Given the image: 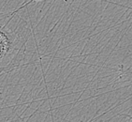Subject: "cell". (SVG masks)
Returning <instances> with one entry per match:
<instances>
[{"label":"cell","instance_id":"cell-1","mask_svg":"<svg viewBox=\"0 0 132 122\" xmlns=\"http://www.w3.org/2000/svg\"><path fill=\"white\" fill-rule=\"evenodd\" d=\"M30 28L16 12H0V73L18 68L24 57Z\"/></svg>","mask_w":132,"mask_h":122},{"label":"cell","instance_id":"cell-2","mask_svg":"<svg viewBox=\"0 0 132 122\" xmlns=\"http://www.w3.org/2000/svg\"><path fill=\"white\" fill-rule=\"evenodd\" d=\"M33 1H40V0H33Z\"/></svg>","mask_w":132,"mask_h":122}]
</instances>
